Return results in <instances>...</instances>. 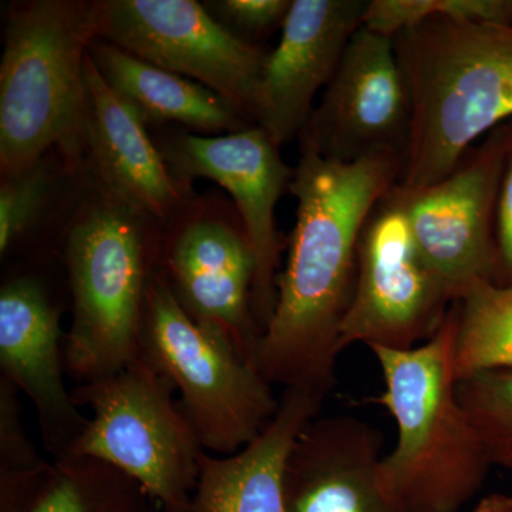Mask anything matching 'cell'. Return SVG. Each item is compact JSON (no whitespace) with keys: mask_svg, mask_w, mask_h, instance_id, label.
Wrapping results in <instances>:
<instances>
[{"mask_svg":"<svg viewBox=\"0 0 512 512\" xmlns=\"http://www.w3.org/2000/svg\"><path fill=\"white\" fill-rule=\"evenodd\" d=\"M403 165L400 154L336 163L299 143L289 185L298 201L296 224L276 279L274 315L252 359L266 382L322 400L336 386L360 237L376 205L399 183Z\"/></svg>","mask_w":512,"mask_h":512,"instance_id":"1","label":"cell"},{"mask_svg":"<svg viewBox=\"0 0 512 512\" xmlns=\"http://www.w3.org/2000/svg\"><path fill=\"white\" fill-rule=\"evenodd\" d=\"M412 101L400 188L439 183L512 119V26L431 16L393 37Z\"/></svg>","mask_w":512,"mask_h":512,"instance_id":"2","label":"cell"},{"mask_svg":"<svg viewBox=\"0 0 512 512\" xmlns=\"http://www.w3.org/2000/svg\"><path fill=\"white\" fill-rule=\"evenodd\" d=\"M457 333L454 301L423 345L370 349L384 380L375 402L397 426L396 447L380 461V481L403 512H460L493 466L457 397Z\"/></svg>","mask_w":512,"mask_h":512,"instance_id":"3","label":"cell"},{"mask_svg":"<svg viewBox=\"0 0 512 512\" xmlns=\"http://www.w3.org/2000/svg\"><path fill=\"white\" fill-rule=\"evenodd\" d=\"M90 2L30 0L9 9L0 62V171L23 173L60 147L83 146Z\"/></svg>","mask_w":512,"mask_h":512,"instance_id":"4","label":"cell"},{"mask_svg":"<svg viewBox=\"0 0 512 512\" xmlns=\"http://www.w3.org/2000/svg\"><path fill=\"white\" fill-rule=\"evenodd\" d=\"M151 227L100 195L69 229L64 259L73 311L64 362L77 384L111 375L140 356L147 289L160 264L161 239Z\"/></svg>","mask_w":512,"mask_h":512,"instance_id":"5","label":"cell"},{"mask_svg":"<svg viewBox=\"0 0 512 512\" xmlns=\"http://www.w3.org/2000/svg\"><path fill=\"white\" fill-rule=\"evenodd\" d=\"M174 383L143 353L111 375L77 384L92 417L64 456L96 458L136 480L163 510L192 505L201 447Z\"/></svg>","mask_w":512,"mask_h":512,"instance_id":"6","label":"cell"},{"mask_svg":"<svg viewBox=\"0 0 512 512\" xmlns=\"http://www.w3.org/2000/svg\"><path fill=\"white\" fill-rule=\"evenodd\" d=\"M140 345L181 394L178 404L207 453H238L278 410L272 384L185 313L160 271L148 285Z\"/></svg>","mask_w":512,"mask_h":512,"instance_id":"7","label":"cell"},{"mask_svg":"<svg viewBox=\"0 0 512 512\" xmlns=\"http://www.w3.org/2000/svg\"><path fill=\"white\" fill-rule=\"evenodd\" d=\"M394 187L369 215L360 237L355 291L340 326L342 352L355 343L417 348L436 335L454 302L450 286L417 247Z\"/></svg>","mask_w":512,"mask_h":512,"instance_id":"8","label":"cell"},{"mask_svg":"<svg viewBox=\"0 0 512 512\" xmlns=\"http://www.w3.org/2000/svg\"><path fill=\"white\" fill-rule=\"evenodd\" d=\"M94 39L208 87L254 123L266 56L195 0L90 2ZM255 124V123H254Z\"/></svg>","mask_w":512,"mask_h":512,"instance_id":"9","label":"cell"},{"mask_svg":"<svg viewBox=\"0 0 512 512\" xmlns=\"http://www.w3.org/2000/svg\"><path fill=\"white\" fill-rule=\"evenodd\" d=\"M511 133L510 120L495 127L429 188L394 187L417 247L450 286L454 301L477 282L500 285L497 210Z\"/></svg>","mask_w":512,"mask_h":512,"instance_id":"10","label":"cell"},{"mask_svg":"<svg viewBox=\"0 0 512 512\" xmlns=\"http://www.w3.org/2000/svg\"><path fill=\"white\" fill-rule=\"evenodd\" d=\"M279 148L258 126L221 136L181 133L161 148L171 174L181 184L188 187L195 178H207L234 200L254 252L252 311L262 333L274 315L276 279L285 248L276 229V204L295 175Z\"/></svg>","mask_w":512,"mask_h":512,"instance_id":"11","label":"cell"},{"mask_svg":"<svg viewBox=\"0 0 512 512\" xmlns=\"http://www.w3.org/2000/svg\"><path fill=\"white\" fill-rule=\"evenodd\" d=\"M412 133V101L393 37L362 26L313 109L299 143L325 160L406 156Z\"/></svg>","mask_w":512,"mask_h":512,"instance_id":"12","label":"cell"},{"mask_svg":"<svg viewBox=\"0 0 512 512\" xmlns=\"http://www.w3.org/2000/svg\"><path fill=\"white\" fill-rule=\"evenodd\" d=\"M161 239L158 271L197 325L252 363L262 330L252 311L255 259L241 224L192 207Z\"/></svg>","mask_w":512,"mask_h":512,"instance_id":"13","label":"cell"},{"mask_svg":"<svg viewBox=\"0 0 512 512\" xmlns=\"http://www.w3.org/2000/svg\"><path fill=\"white\" fill-rule=\"evenodd\" d=\"M366 8V0H293L279 45L266 56L252 116L276 146L308 126L313 100L362 28Z\"/></svg>","mask_w":512,"mask_h":512,"instance_id":"14","label":"cell"},{"mask_svg":"<svg viewBox=\"0 0 512 512\" xmlns=\"http://www.w3.org/2000/svg\"><path fill=\"white\" fill-rule=\"evenodd\" d=\"M60 309L37 276L19 275L0 289V376L35 406L43 446L59 458L82 434L87 417L64 384Z\"/></svg>","mask_w":512,"mask_h":512,"instance_id":"15","label":"cell"},{"mask_svg":"<svg viewBox=\"0 0 512 512\" xmlns=\"http://www.w3.org/2000/svg\"><path fill=\"white\" fill-rule=\"evenodd\" d=\"M84 84L83 144L89 151L100 195L151 225L170 227L191 204L187 185L171 174L144 121L110 89L89 53Z\"/></svg>","mask_w":512,"mask_h":512,"instance_id":"16","label":"cell"},{"mask_svg":"<svg viewBox=\"0 0 512 512\" xmlns=\"http://www.w3.org/2000/svg\"><path fill=\"white\" fill-rule=\"evenodd\" d=\"M382 433L357 417H318L301 431L288 461V512H403L379 476Z\"/></svg>","mask_w":512,"mask_h":512,"instance_id":"17","label":"cell"},{"mask_svg":"<svg viewBox=\"0 0 512 512\" xmlns=\"http://www.w3.org/2000/svg\"><path fill=\"white\" fill-rule=\"evenodd\" d=\"M325 400L284 390L275 416L256 439L232 456L202 450L192 497L194 512H288L285 468L293 444Z\"/></svg>","mask_w":512,"mask_h":512,"instance_id":"18","label":"cell"},{"mask_svg":"<svg viewBox=\"0 0 512 512\" xmlns=\"http://www.w3.org/2000/svg\"><path fill=\"white\" fill-rule=\"evenodd\" d=\"M89 55L110 89L144 124H183L204 136L237 133L255 126L208 87L143 62L109 42L94 39Z\"/></svg>","mask_w":512,"mask_h":512,"instance_id":"19","label":"cell"},{"mask_svg":"<svg viewBox=\"0 0 512 512\" xmlns=\"http://www.w3.org/2000/svg\"><path fill=\"white\" fill-rule=\"evenodd\" d=\"M143 487L116 467L80 456L55 458L30 512H156Z\"/></svg>","mask_w":512,"mask_h":512,"instance_id":"20","label":"cell"},{"mask_svg":"<svg viewBox=\"0 0 512 512\" xmlns=\"http://www.w3.org/2000/svg\"><path fill=\"white\" fill-rule=\"evenodd\" d=\"M457 380L512 369V284L477 282L457 299Z\"/></svg>","mask_w":512,"mask_h":512,"instance_id":"21","label":"cell"},{"mask_svg":"<svg viewBox=\"0 0 512 512\" xmlns=\"http://www.w3.org/2000/svg\"><path fill=\"white\" fill-rule=\"evenodd\" d=\"M19 393L0 376V512L32 511L52 471L26 434Z\"/></svg>","mask_w":512,"mask_h":512,"instance_id":"22","label":"cell"},{"mask_svg":"<svg viewBox=\"0 0 512 512\" xmlns=\"http://www.w3.org/2000/svg\"><path fill=\"white\" fill-rule=\"evenodd\" d=\"M457 397L483 440L491 464L512 468V369L461 377Z\"/></svg>","mask_w":512,"mask_h":512,"instance_id":"23","label":"cell"},{"mask_svg":"<svg viewBox=\"0 0 512 512\" xmlns=\"http://www.w3.org/2000/svg\"><path fill=\"white\" fill-rule=\"evenodd\" d=\"M431 16L512 26V0H372L367 2L363 26L394 37Z\"/></svg>","mask_w":512,"mask_h":512,"instance_id":"24","label":"cell"},{"mask_svg":"<svg viewBox=\"0 0 512 512\" xmlns=\"http://www.w3.org/2000/svg\"><path fill=\"white\" fill-rule=\"evenodd\" d=\"M53 188L52 168L45 158L23 171L2 178L0 185V255L10 249L35 227L45 210Z\"/></svg>","mask_w":512,"mask_h":512,"instance_id":"25","label":"cell"},{"mask_svg":"<svg viewBox=\"0 0 512 512\" xmlns=\"http://www.w3.org/2000/svg\"><path fill=\"white\" fill-rule=\"evenodd\" d=\"M208 5L220 22L224 19L225 28L252 43L276 28L282 29L292 8L291 0H218Z\"/></svg>","mask_w":512,"mask_h":512,"instance_id":"26","label":"cell"},{"mask_svg":"<svg viewBox=\"0 0 512 512\" xmlns=\"http://www.w3.org/2000/svg\"><path fill=\"white\" fill-rule=\"evenodd\" d=\"M511 130H512V119ZM497 245L500 255V285L512 284V133L510 150L501 180L497 210Z\"/></svg>","mask_w":512,"mask_h":512,"instance_id":"27","label":"cell"},{"mask_svg":"<svg viewBox=\"0 0 512 512\" xmlns=\"http://www.w3.org/2000/svg\"><path fill=\"white\" fill-rule=\"evenodd\" d=\"M473 512H512V495H488L476 505Z\"/></svg>","mask_w":512,"mask_h":512,"instance_id":"28","label":"cell"},{"mask_svg":"<svg viewBox=\"0 0 512 512\" xmlns=\"http://www.w3.org/2000/svg\"><path fill=\"white\" fill-rule=\"evenodd\" d=\"M156 512H194V510H192V505H191V507L181 508V510H163V511L156 510Z\"/></svg>","mask_w":512,"mask_h":512,"instance_id":"29","label":"cell"}]
</instances>
